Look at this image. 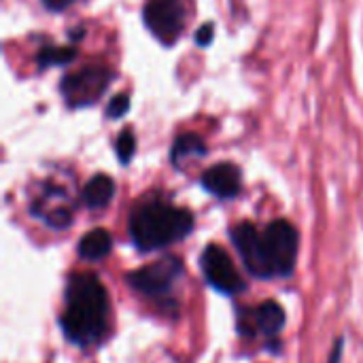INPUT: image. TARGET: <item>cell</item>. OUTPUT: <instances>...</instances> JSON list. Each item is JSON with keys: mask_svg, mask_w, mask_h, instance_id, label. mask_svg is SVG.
Masks as SVG:
<instances>
[{"mask_svg": "<svg viewBox=\"0 0 363 363\" xmlns=\"http://www.w3.org/2000/svg\"><path fill=\"white\" fill-rule=\"evenodd\" d=\"M113 249V236L104 228H94L79 240V257L85 262H100L104 259Z\"/></svg>", "mask_w": 363, "mask_h": 363, "instance_id": "obj_13", "label": "cell"}, {"mask_svg": "<svg viewBox=\"0 0 363 363\" xmlns=\"http://www.w3.org/2000/svg\"><path fill=\"white\" fill-rule=\"evenodd\" d=\"M183 277V264L179 257H162L145 268H138L128 274V283L132 289L147 298L166 300L177 285V281Z\"/></svg>", "mask_w": 363, "mask_h": 363, "instance_id": "obj_5", "label": "cell"}, {"mask_svg": "<svg viewBox=\"0 0 363 363\" xmlns=\"http://www.w3.org/2000/svg\"><path fill=\"white\" fill-rule=\"evenodd\" d=\"M200 266H202L206 283L215 287L217 291L236 296L238 291L245 289V281L225 249L217 245H208L200 257Z\"/></svg>", "mask_w": 363, "mask_h": 363, "instance_id": "obj_7", "label": "cell"}, {"mask_svg": "<svg viewBox=\"0 0 363 363\" xmlns=\"http://www.w3.org/2000/svg\"><path fill=\"white\" fill-rule=\"evenodd\" d=\"M194 230V215L162 198H149L134 206L128 219V232L134 247L143 253L181 242Z\"/></svg>", "mask_w": 363, "mask_h": 363, "instance_id": "obj_3", "label": "cell"}, {"mask_svg": "<svg viewBox=\"0 0 363 363\" xmlns=\"http://www.w3.org/2000/svg\"><path fill=\"white\" fill-rule=\"evenodd\" d=\"M213 32H215V23L213 21H206L204 26H200L198 32H196V45L198 47H208L213 43V36H215Z\"/></svg>", "mask_w": 363, "mask_h": 363, "instance_id": "obj_17", "label": "cell"}, {"mask_svg": "<svg viewBox=\"0 0 363 363\" xmlns=\"http://www.w3.org/2000/svg\"><path fill=\"white\" fill-rule=\"evenodd\" d=\"M202 187L219 200H232L242 189V170L232 162H221L211 166L202 179Z\"/></svg>", "mask_w": 363, "mask_h": 363, "instance_id": "obj_10", "label": "cell"}, {"mask_svg": "<svg viewBox=\"0 0 363 363\" xmlns=\"http://www.w3.org/2000/svg\"><path fill=\"white\" fill-rule=\"evenodd\" d=\"M208 153V147L206 143L189 132V134H181L174 138L172 143V149H170V162L177 170H181L185 166V162H191V160H202L204 155Z\"/></svg>", "mask_w": 363, "mask_h": 363, "instance_id": "obj_11", "label": "cell"}, {"mask_svg": "<svg viewBox=\"0 0 363 363\" xmlns=\"http://www.w3.org/2000/svg\"><path fill=\"white\" fill-rule=\"evenodd\" d=\"M115 196V181L108 174H94L83 191H81V202L89 208V211H98L104 208Z\"/></svg>", "mask_w": 363, "mask_h": 363, "instance_id": "obj_12", "label": "cell"}, {"mask_svg": "<svg viewBox=\"0 0 363 363\" xmlns=\"http://www.w3.org/2000/svg\"><path fill=\"white\" fill-rule=\"evenodd\" d=\"M113 79H115V74L106 66L91 64L77 72L62 77L60 94H62L66 106H70V108L94 106L100 102V98L104 96V91L108 89Z\"/></svg>", "mask_w": 363, "mask_h": 363, "instance_id": "obj_4", "label": "cell"}, {"mask_svg": "<svg viewBox=\"0 0 363 363\" xmlns=\"http://www.w3.org/2000/svg\"><path fill=\"white\" fill-rule=\"evenodd\" d=\"M115 153H117V160L123 166H128L132 162V157L136 153V138H134L132 130H123L117 136V140H115Z\"/></svg>", "mask_w": 363, "mask_h": 363, "instance_id": "obj_15", "label": "cell"}, {"mask_svg": "<svg viewBox=\"0 0 363 363\" xmlns=\"http://www.w3.org/2000/svg\"><path fill=\"white\" fill-rule=\"evenodd\" d=\"M77 47H45L36 55L38 68H49V66H68L77 57Z\"/></svg>", "mask_w": 363, "mask_h": 363, "instance_id": "obj_14", "label": "cell"}, {"mask_svg": "<svg viewBox=\"0 0 363 363\" xmlns=\"http://www.w3.org/2000/svg\"><path fill=\"white\" fill-rule=\"evenodd\" d=\"M128 111H130V96L128 94H117L106 104V117L108 119H121Z\"/></svg>", "mask_w": 363, "mask_h": 363, "instance_id": "obj_16", "label": "cell"}, {"mask_svg": "<svg viewBox=\"0 0 363 363\" xmlns=\"http://www.w3.org/2000/svg\"><path fill=\"white\" fill-rule=\"evenodd\" d=\"M285 328V311L279 302H264L257 308L240 311L238 330L245 336H277Z\"/></svg>", "mask_w": 363, "mask_h": 363, "instance_id": "obj_9", "label": "cell"}, {"mask_svg": "<svg viewBox=\"0 0 363 363\" xmlns=\"http://www.w3.org/2000/svg\"><path fill=\"white\" fill-rule=\"evenodd\" d=\"M342 347H345V340L338 338V340L334 342V351H332V355H330V363L342 362Z\"/></svg>", "mask_w": 363, "mask_h": 363, "instance_id": "obj_19", "label": "cell"}, {"mask_svg": "<svg viewBox=\"0 0 363 363\" xmlns=\"http://www.w3.org/2000/svg\"><path fill=\"white\" fill-rule=\"evenodd\" d=\"M185 4L183 0H147L143 9V21L147 30L162 43L174 45L185 30Z\"/></svg>", "mask_w": 363, "mask_h": 363, "instance_id": "obj_6", "label": "cell"}, {"mask_svg": "<svg viewBox=\"0 0 363 363\" xmlns=\"http://www.w3.org/2000/svg\"><path fill=\"white\" fill-rule=\"evenodd\" d=\"M40 2H43L45 9H49L53 13H62L66 9H70V6H74L79 2H87V0H40Z\"/></svg>", "mask_w": 363, "mask_h": 363, "instance_id": "obj_18", "label": "cell"}, {"mask_svg": "<svg viewBox=\"0 0 363 363\" xmlns=\"http://www.w3.org/2000/svg\"><path fill=\"white\" fill-rule=\"evenodd\" d=\"M64 302L60 319L64 336L83 349L100 345L108 332L111 308L106 289L98 277L89 272L72 274L66 283Z\"/></svg>", "mask_w": 363, "mask_h": 363, "instance_id": "obj_2", "label": "cell"}, {"mask_svg": "<svg viewBox=\"0 0 363 363\" xmlns=\"http://www.w3.org/2000/svg\"><path fill=\"white\" fill-rule=\"evenodd\" d=\"M230 236L242 257V264L253 277L287 279L294 274L300 236L289 221L277 219L264 230L242 221L232 228Z\"/></svg>", "mask_w": 363, "mask_h": 363, "instance_id": "obj_1", "label": "cell"}, {"mask_svg": "<svg viewBox=\"0 0 363 363\" xmlns=\"http://www.w3.org/2000/svg\"><path fill=\"white\" fill-rule=\"evenodd\" d=\"M30 213L53 230H66L72 223V202L70 196L55 185L45 187L30 206Z\"/></svg>", "mask_w": 363, "mask_h": 363, "instance_id": "obj_8", "label": "cell"}]
</instances>
